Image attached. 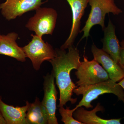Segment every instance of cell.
<instances>
[{
	"instance_id": "9",
	"label": "cell",
	"mask_w": 124,
	"mask_h": 124,
	"mask_svg": "<svg viewBox=\"0 0 124 124\" xmlns=\"http://www.w3.org/2000/svg\"><path fill=\"white\" fill-rule=\"evenodd\" d=\"M71 9L72 22L69 37L60 48L66 50L73 46L77 37L80 32L81 20L84 14L85 10L89 0H67Z\"/></svg>"
},
{
	"instance_id": "12",
	"label": "cell",
	"mask_w": 124,
	"mask_h": 124,
	"mask_svg": "<svg viewBox=\"0 0 124 124\" xmlns=\"http://www.w3.org/2000/svg\"><path fill=\"white\" fill-rule=\"evenodd\" d=\"M103 107L98 103L95 108L91 111L85 110L82 107L78 108L73 113V117L84 124H120L121 118L104 119L98 116L97 112L103 111Z\"/></svg>"
},
{
	"instance_id": "7",
	"label": "cell",
	"mask_w": 124,
	"mask_h": 124,
	"mask_svg": "<svg viewBox=\"0 0 124 124\" xmlns=\"http://www.w3.org/2000/svg\"><path fill=\"white\" fill-rule=\"evenodd\" d=\"M42 0H5L0 4L2 16L10 21L29 11L36 10L41 7Z\"/></svg>"
},
{
	"instance_id": "5",
	"label": "cell",
	"mask_w": 124,
	"mask_h": 124,
	"mask_svg": "<svg viewBox=\"0 0 124 124\" xmlns=\"http://www.w3.org/2000/svg\"><path fill=\"white\" fill-rule=\"evenodd\" d=\"M31 36V41L22 48L26 57L31 60L33 68L38 71L43 62H49L55 57V50L42 38L33 34Z\"/></svg>"
},
{
	"instance_id": "17",
	"label": "cell",
	"mask_w": 124,
	"mask_h": 124,
	"mask_svg": "<svg viewBox=\"0 0 124 124\" xmlns=\"http://www.w3.org/2000/svg\"><path fill=\"white\" fill-rule=\"evenodd\" d=\"M120 44L121 46V50L118 64L124 71V40H122Z\"/></svg>"
},
{
	"instance_id": "20",
	"label": "cell",
	"mask_w": 124,
	"mask_h": 124,
	"mask_svg": "<svg viewBox=\"0 0 124 124\" xmlns=\"http://www.w3.org/2000/svg\"><path fill=\"white\" fill-rule=\"evenodd\" d=\"M1 36H2V35L1 34L0 32V42L1 39Z\"/></svg>"
},
{
	"instance_id": "1",
	"label": "cell",
	"mask_w": 124,
	"mask_h": 124,
	"mask_svg": "<svg viewBox=\"0 0 124 124\" xmlns=\"http://www.w3.org/2000/svg\"><path fill=\"white\" fill-rule=\"evenodd\" d=\"M55 56L49 61L52 66L51 72L53 74L59 93V107H63L67 102L75 104L77 99L73 98V90L76 86L70 77L73 69L77 70L81 64L79 51L73 46L66 50L55 49Z\"/></svg>"
},
{
	"instance_id": "11",
	"label": "cell",
	"mask_w": 124,
	"mask_h": 124,
	"mask_svg": "<svg viewBox=\"0 0 124 124\" xmlns=\"http://www.w3.org/2000/svg\"><path fill=\"white\" fill-rule=\"evenodd\" d=\"M18 37V33L11 32L7 35H2L0 42V54L15 59L18 61H26V54L22 47L16 42Z\"/></svg>"
},
{
	"instance_id": "18",
	"label": "cell",
	"mask_w": 124,
	"mask_h": 124,
	"mask_svg": "<svg viewBox=\"0 0 124 124\" xmlns=\"http://www.w3.org/2000/svg\"><path fill=\"white\" fill-rule=\"evenodd\" d=\"M0 124H7L0 111Z\"/></svg>"
},
{
	"instance_id": "2",
	"label": "cell",
	"mask_w": 124,
	"mask_h": 124,
	"mask_svg": "<svg viewBox=\"0 0 124 124\" xmlns=\"http://www.w3.org/2000/svg\"><path fill=\"white\" fill-rule=\"evenodd\" d=\"M73 93L78 96L82 95V99L74 108L75 110L82 106L86 108H93L92 102L105 93L113 94L124 103V89L118 83L110 79L94 85L78 86L73 90Z\"/></svg>"
},
{
	"instance_id": "13",
	"label": "cell",
	"mask_w": 124,
	"mask_h": 124,
	"mask_svg": "<svg viewBox=\"0 0 124 124\" xmlns=\"http://www.w3.org/2000/svg\"><path fill=\"white\" fill-rule=\"evenodd\" d=\"M30 103L27 101L26 106L14 107L5 103L0 96V111L6 124H28L26 117Z\"/></svg>"
},
{
	"instance_id": "15",
	"label": "cell",
	"mask_w": 124,
	"mask_h": 124,
	"mask_svg": "<svg viewBox=\"0 0 124 124\" xmlns=\"http://www.w3.org/2000/svg\"><path fill=\"white\" fill-rule=\"evenodd\" d=\"M26 118L28 124H48L47 113L39 98H36L34 102L30 103Z\"/></svg>"
},
{
	"instance_id": "16",
	"label": "cell",
	"mask_w": 124,
	"mask_h": 124,
	"mask_svg": "<svg viewBox=\"0 0 124 124\" xmlns=\"http://www.w3.org/2000/svg\"><path fill=\"white\" fill-rule=\"evenodd\" d=\"M59 109V113L62 116L61 120L65 124H84L76 120L73 117V113L75 111V108L70 110V107H67L65 108L63 107H60Z\"/></svg>"
},
{
	"instance_id": "14",
	"label": "cell",
	"mask_w": 124,
	"mask_h": 124,
	"mask_svg": "<svg viewBox=\"0 0 124 124\" xmlns=\"http://www.w3.org/2000/svg\"><path fill=\"white\" fill-rule=\"evenodd\" d=\"M116 27L110 20L108 25L103 29L104 38L101 40L103 50L108 54L113 60L118 63L119 60L121 46L116 35Z\"/></svg>"
},
{
	"instance_id": "19",
	"label": "cell",
	"mask_w": 124,
	"mask_h": 124,
	"mask_svg": "<svg viewBox=\"0 0 124 124\" xmlns=\"http://www.w3.org/2000/svg\"><path fill=\"white\" fill-rule=\"evenodd\" d=\"M118 84L121 86L124 90V78L120 81Z\"/></svg>"
},
{
	"instance_id": "6",
	"label": "cell",
	"mask_w": 124,
	"mask_h": 124,
	"mask_svg": "<svg viewBox=\"0 0 124 124\" xmlns=\"http://www.w3.org/2000/svg\"><path fill=\"white\" fill-rule=\"evenodd\" d=\"M75 72L78 80L77 86H84L98 84L109 79L107 72L96 60H88L84 56V61Z\"/></svg>"
},
{
	"instance_id": "3",
	"label": "cell",
	"mask_w": 124,
	"mask_h": 124,
	"mask_svg": "<svg viewBox=\"0 0 124 124\" xmlns=\"http://www.w3.org/2000/svg\"><path fill=\"white\" fill-rule=\"evenodd\" d=\"M89 4L91 6V11L84 27L80 31V32H84L81 40L88 38L90 30L94 25H100L103 31L106 27L105 19L107 14L112 13L114 15H119L122 13L116 5L114 0H89Z\"/></svg>"
},
{
	"instance_id": "4",
	"label": "cell",
	"mask_w": 124,
	"mask_h": 124,
	"mask_svg": "<svg viewBox=\"0 0 124 124\" xmlns=\"http://www.w3.org/2000/svg\"><path fill=\"white\" fill-rule=\"evenodd\" d=\"M35 11V14L27 22L26 27L41 38L44 35H53L58 17L57 11L53 8L41 7Z\"/></svg>"
},
{
	"instance_id": "8",
	"label": "cell",
	"mask_w": 124,
	"mask_h": 124,
	"mask_svg": "<svg viewBox=\"0 0 124 124\" xmlns=\"http://www.w3.org/2000/svg\"><path fill=\"white\" fill-rule=\"evenodd\" d=\"M54 80L55 78L52 72L47 73L44 77V96L41 102L47 113L48 124H58L55 114L58 93Z\"/></svg>"
},
{
	"instance_id": "10",
	"label": "cell",
	"mask_w": 124,
	"mask_h": 124,
	"mask_svg": "<svg viewBox=\"0 0 124 124\" xmlns=\"http://www.w3.org/2000/svg\"><path fill=\"white\" fill-rule=\"evenodd\" d=\"M91 51L94 59L97 61L108 73L109 79L115 82L124 78V71L118 63L102 49L97 48L94 44L91 46Z\"/></svg>"
}]
</instances>
